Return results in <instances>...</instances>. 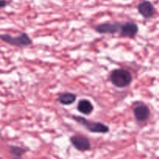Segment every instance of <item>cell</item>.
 <instances>
[{
	"instance_id": "cell-1",
	"label": "cell",
	"mask_w": 159,
	"mask_h": 159,
	"mask_svg": "<svg viewBox=\"0 0 159 159\" xmlns=\"http://www.w3.org/2000/svg\"><path fill=\"white\" fill-rule=\"evenodd\" d=\"M110 79L113 85L118 88H125L132 82V75L130 72L124 68L115 69L110 73Z\"/></svg>"
},
{
	"instance_id": "cell-2",
	"label": "cell",
	"mask_w": 159,
	"mask_h": 159,
	"mask_svg": "<svg viewBox=\"0 0 159 159\" xmlns=\"http://www.w3.org/2000/svg\"><path fill=\"white\" fill-rule=\"evenodd\" d=\"M73 119L92 133L107 134L110 131V128H109L108 126L102 124V123L90 121L85 118L82 117V116H73Z\"/></svg>"
},
{
	"instance_id": "cell-3",
	"label": "cell",
	"mask_w": 159,
	"mask_h": 159,
	"mask_svg": "<svg viewBox=\"0 0 159 159\" xmlns=\"http://www.w3.org/2000/svg\"><path fill=\"white\" fill-rule=\"evenodd\" d=\"M0 39L9 44L16 47H27L32 44V40L26 33H22L16 37H12L9 34L0 35Z\"/></svg>"
},
{
	"instance_id": "cell-4",
	"label": "cell",
	"mask_w": 159,
	"mask_h": 159,
	"mask_svg": "<svg viewBox=\"0 0 159 159\" xmlns=\"http://www.w3.org/2000/svg\"><path fill=\"white\" fill-rule=\"evenodd\" d=\"M70 141L74 148L80 152H85V151L90 150L91 148L89 140L86 137H84L82 135H74L71 137Z\"/></svg>"
},
{
	"instance_id": "cell-5",
	"label": "cell",
	"mask_w": 159,
	"mask_h": 159,
	"mask_svg": "<svg viewBox=\"0 0 159 159\" xmlns=\"http://www.w3.org/2000/svg\"><path fill=\"white\" fill-rule=\"evenodd\" d=\"M134 117L138 122H144L150 116V110L148 107L142 102H138L134 106L133 110Z\"/></svg>"
},
{
	"instance_id": "cell-6",
	"label": "cell",
	"mask_w": 159,
	"mask_h": 159,
	"mask_svg": "<svg viewBox=\"0 0 159 159\" xmlns=\"http://www.w3.org/2000/svg\"><path fill=\"white\" fill-rule=\"evenodd\" d=\"M138 33V26L137 23L132 22H127L121 25L120 30V36L121 37L134 38Z\"/></svg>"
},
{
	"instance_id": "cell-7",
	"label": "cell",
	"mask_w": 159,
	"mask_h": 159,
	"mask_svg": "<svg viewBox=\"0 0 159 159\" xmlns=\"http://www.w3.org/2000/svg\"><path fill=\"white\" fill-rule=\"evenodd\" d=\"M121 24L119 23H107L98 25L95 27L96 32L101 34H114L120 31Z\"/></svg>"
},
{
	"instance_id": "cell-8",
	"label": "cell",
	"mask_w": 159,
	"mask_h": 159,
	"mask_svg": "<svg viewBox=\"0 0 159 159\" xmlns=\"http://www.w3.org/2000/svg\"><path fill=\"white\" fill-rule=\"evenodd\" d=\"M138 10L139 13L145 19H150L155 14V8L152 2L147 0L142 1L138 6Z\"/></svg>"
},
{
	"instance_id": "cell-9",
	"label": "cell",
	"mask_w": 159,
	"mask_h": 159,
	"mask_svg": "<svg viewBox=\"0 0 159 159\" xmlns=\"http://www.w3.org/2000/svg\"><path fill=\"white\" fill-rule=\"evenodd\" d=\"M77 109L82 114L89 115L93 111L94 107H93V103L88 99H82L78 103Z\"/></svg>"
},
{
	"instance_id": "cell-10",
	"label": "cell",
	"mask_w": 159,
	"mask_h": 159,
	"mask_svg": "<svg viewBox=\"0 0 159 159\" xmlns=\"http://www.w3.org/2000/svg\"><path fill=\"white\" fill-rule=\"evenodd\" d=\"M75 99H76L75 95L70 93H63V94H61L58 98H57V101H58L61 104L65 106L71 105L73 102H75Z\"/></svg>"
},
{
	"instance_id": "cell-11",
	"label": "cell",
	"mask_w": 159,
	"mask_h": 159,
	"mask_svg": "<svg viewBox=\"0 0 159 159\" xmlns=\"http://www.w3.org/2000/svg\"><path fill=\"white\" fill-rule=\"evenodd\" d=\"M26 152V151L24 148L19 146H11L9 148V152L12 159H22Z\"/></svg>"
},
{
	"instance_id": "cell-12",
	"label": "cell",
	"mask_w": 159,
	"mask_h": 159,
	"mask_svg": "<svg viewBox=\"0 0 159 159\" xmlns=\"http://www.w3.org/2000/svg\"><path fill=\"white\" fill-rule=\"evenodd\" d=\"M7 5V1L6 0H0V9L4 8Z\"/></svg>"
}]
</instances>
